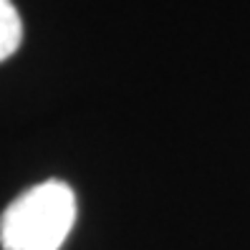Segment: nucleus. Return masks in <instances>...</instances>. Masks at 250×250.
Returning <instances> with one entry per match:
<instances>
[{"mask_svg":"<svg viewBox=\"0 0 250 250\" xmlns=\"http://www.w3.org/2000/svg\"><path fill=\"white\" fill-rule=\"evenodd\" d=\"M76 223V195L61 180H48L16 197L0 217L3 250H58Z\"/></svg>","mask_w":250,"mask_h":250,"instance_id":"nucleus-1","label":"nucleus"},{"mask_svg":"<svg viewBox=\"0 0 250 250\" xmlns=\"http://www.w3.org/2000/svg\"><path fill=\"white\" fill-rule=\"evenodd\" d=\"M23 41V21L10 0H0V61L10 58Z\"/></svg>","mask_w":250,"mask_h":250,"instance_id":"nucleus-2","label":"nucleus"}]
</instances>
